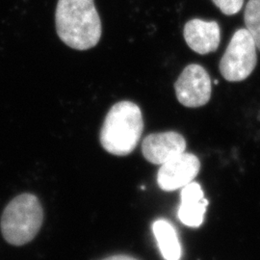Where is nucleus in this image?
<instances>
[{
  "instance_id": "obj_5",
  "label": "nucleus",
  "mask_w": 260,
  "mask_h": 260,
  "mask_svg": "<svg viewBox=\"0 0 260 260\" xmlns=\"http://www.w3.org/2000/svg\"><path fill=\"white\" fill-rule=\"evenodd\" d=\"M177 101L183 106L197 108L210 101L211 79L203 66L186 67L175 83Z\"/></svg>"
},
{
  "instance_id": "obj_3",
  "label": "nucleus",
  "mask_w": 260,
  "mask_h": 260,
  "mask_svg": "<svg viewBox=\"0 0 260 260\" xmlns=\"http://www.w3.org/2000/svg\"><path fill=\"white\" fill-rule=\"evenodd\" d=\"M43 219V207L35 196H18L10 202L2 214L1 232L3 237L11 245H25L37 235Z\"/></svg>"
},
{
  "instance_id": "obj_7",
  "label": "nucleus",
  "mask_w": 260,
  "mask_h": 260,
  "mask_svg": "<svg viewBox=\"0 0 260 260\" xmlns=\"http://www.w3.org/2000/svg\"><path fill=\"white\" fill-rule=\"evenodd\" d=\"M185 149V139L175 131L149 134L142 144V151L145 158L156 165L164 164L171 158L184 152Z\"/></svg>"
},
{
  "instance_id": "obj_4",
  "label": "nucleus",
  "mask_w": 260,
  "mask_h": 260,
  "mask_svg": "<svg viewBox=\"0 0 260 260\" xmlns=\"http://www.w3.org/2000/svg\"><path fill=\"white\" fill-rule=\"evenodd\" d=\"M257 62L254 40L246 28L238 29L226 47L220 62V72L230 82L247 79Z\"/></svg>"
},
{
  "instance_id": "obj_8",
  "label": "nucleus",
  "mask_w": 260,
  "mask_h": 260,
  "mask_svg": "<svg viewBox=\"0 0 260 260\" xmlns=\"http://www.w3.org/2000/svg\"><path fill=\"white\" fill-rule=\"evenodd\" d=\"M184 39L192 50L205 55L217 50L221 42V29L216 21L189 20L184 26Z\"/></svg>"
},
{
  "instance_id": "obj_1",
  "label": "nucleus",
  "mask_w": 260,
  "mask_h": 260,
  "mask_svg": "<svg viewBox=\"0 0 260 260\" xmlns=\"http://www.w3.org/2000/svg\"><path fill=\"white\" fill-rule=\"evenodd\" d=\"M55 22L59 38L74 49H90L102 37V22L93 0H59Z\"/></svg>"
},
{
  "instance_id": "obj_2",
  "label": "nucleus",
  "mask_w": 260,
  "mask_h": 260,
  "mask_svg": "<svg viewBox=\"0 0 260 260\" xmlns=\"http://www.w3.org/2000/svg\"><path fill=\"white\" fill-rule=\"evenodd\" d=\"M144 129L139 106L131 102L114 104L107 113L101 131L103 149L118 156L131 153L139 143Z\"/></svg>"
},
{
  "instance_id": "obj_11",
  "label": "nucleus",
  "mask_w": 260,
  "mask_h": 260,
  "mask_svg": "<svg viewBox=\"0 0 260 260\" xmlns=\"http://www.w3.org/2000/svg\"><path fill=\"white\" fill-rule=\"evenodd\" d=\"M245 24L260 50V0H249L245 9Z\"/></svg>"
},
{
  "instance_id": "obj_9",
  "label": "nucleus",
  "mask_w": 260,
  "mask_h": 260,
  "mask_svg": "<svg viewBox=\"0 0 260 260\" xmlns=\"http://www.w3.org/2000/svg\"><path fill=\"white\" fill-rule=\"evenodd\" d=\"M181 205L178 209L180 222L191 228L200 226L204 222L205 210L208 205L204 191L197 182H191L181 190Z\"/></svg>"
},
{
  "instance_id": "obj_13",
  "label": "nucleus",
  "mask_w": 260,
  "mask_h": 260,
  "mask_svg": "<svg viewBox=\"0 0 260 260\" xmlns=\"http://www.w3.org/2000/svg\"><path fill=\"white\" fill-rule=\"evenodd\" d=\"M103 260H137L136 258H134V257H132V256H129V255H123V254H120V255H113V256H110V257H107V258H105V259Z\"/></svg>"
},
{
  "instance_id": "obj_10",
  "label": "nucleus",
  "mask_w": 260,
  "mask_h": 260,
  "mask_svg": "<svg viewBox=\"0 0 260 260\" xmlns=\"http://www.w3.org/2000/svg\"><path fill=\"white\" fill-rule=\"evenodd\" d=\"M152 231L164 259L180 260L181 246L173 224L160 219L153 223Z\"/></svg>"
},
{
  "instance_id": "obj_6",
  "label": "nucleus",
  "mask_w": 260,
  "mask_h": 260,
  "mask_svg": "<svg viewBox=\"0 0 260 260\" xmlns=\"http://www.w3.org/2000/svg\"><path fill=\"white\" fill-rule=\"evenodd\" d=\"M200 169L198 157L184 151L161 165L158 172V185L164 191L183 188L195 179Z\"/></svg>"
},
{
  "instance_id": "obj_12",
  "label": "nucleus",
  "mask_w": 260,
  "mask_h": 260,
  "mask_svg": "<svg viewBox=\"0 0 260 260\" xmlns=\"http://www.w3.org/2000/svg\"><path fill=\"white\" fill-rule=\"evenodd\" d=\"M214 4L226 16H233L240 12L244 0H212Z\"/></svg>"
}]
</instances>
